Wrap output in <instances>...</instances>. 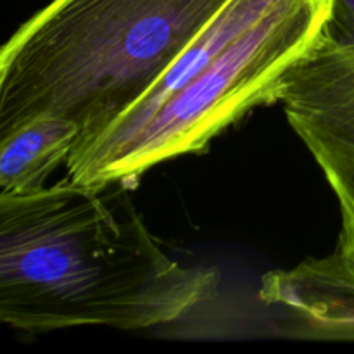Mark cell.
<instances>
[{
	"instance_id": "1",
	"label": "cell",
	"mask_w": 354,
	"mask_h": 354,
	"mask_svg": "<svg viewBox=\"0 0 354 354\" xmlns=\"http://www.w3.org/2000/svg\"><path fill=\"white\" fill-rule=\"evenodd\" d=\"M214 287L216 273L159 248L124 183L0 194V320L16 330L159 327Z\"/></svg>"
},
{
	"instance_id": "6",
	"label": "cell",
	"mask_w": 354,
	"mask_h": 354,
	"mask_svg": "<svg viewBox=\"0 0 354 354\" xmlns=\"http://www.w3.org/2000/svg\"><path fill=\"white\" fill-rule=\"evenodd\" d=\"M80 137V127L62 118H37L0 138V194L24 196L66 162Z\"/></svg>"
},
{
	"instance_id": "4",
	"label": "cell",
	"mask_w": 354,
	"mask_h": 354,
	"mask_svg": "<svg viewBox=\"0 0 354 354\" xmlns=\"http://www.w3.org/2000/svg\"><path fill=\"white\" fill-rule=\"evenodd\" d=\"M279 102L335 194L337 251L354 261V45H335L322 35L289 69Z\"/></svg>"
},
{
	"instance_id": "2",
	"label": "cell",
	"mask_w": 354,
	"mask_h": 354,
	"mask_svg": "<svg viewBox=\"0 0 354 354\" xmlns=\"http://www.w3.org/2000/svg\"><path fill=\"white\" fill-rule=\"evenodd\" d=\"M228 0H52L0 52V138L37 118L100 133L147 95Z\"/></svg>"
},
{
	"instance_id": "5",
	"label": "cell",
	"mask_w": 354,
	"mask_h": 354,
	"mask_svg": "<svg viewBox=\"0 0 354 354\" xmlns=\"http://www.w3.org/2000/svg\"><path fill=\"white\" fill-rule=\"evenodd\" d=\"M259 299L280 310L283 337L354 341V261L342 252L266 273Z\"/></svg>"
},
{
	"instance_id": "7",
	"label": "cell",
	"mask_w": 354,
	"mask_h": 354,
	"mask_svg": "<svg viewBox=\"0 0 354 354\" xmlns=\"http://www.w3.org/2000/svg\"><path fill=\"white\" fill-rule=\"evenodd\" d=\"M324 35L335 45H354V0H332Z\"/></svg>"
},
{
	"instance_id": "3",
	"label": "cell",
	"mask_w": 354,
	"mask_h": 354,
	"mask_svg": "<svg viewBox=\"0 0 354 354\" xmlns=\"http://www.w3.org/2000/svg\"><path fill=\"white\" fill-rule=\"evenodd\" d=\"M332 0H275L197 78L149 116L76 142L68 178L82 185L135 183L147 169L206 151L249 111L279 102L289 69L324 35Z\"/></svg>"
}]
</instances>
